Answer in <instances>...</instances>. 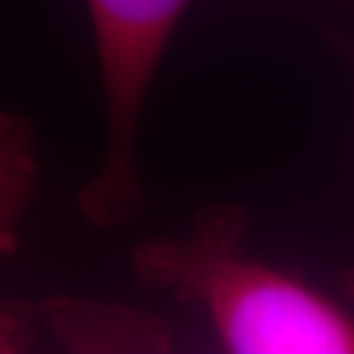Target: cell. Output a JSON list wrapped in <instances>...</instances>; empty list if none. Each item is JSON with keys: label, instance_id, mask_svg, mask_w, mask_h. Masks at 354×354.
Instances as JSON below:
<instances>
[{"label": "cell", "instance_id": "obj_3", "mask_svg": "<svg viewBox=\"0 0 354 354\" xmlns=\"http://www.w3.org/2000/svg\"><path fill=\"white\" fill-rule=\"evenodd\" d=\"M39 177L32 127L0 113V260L19 249V228Z\"/></svg>", "mask_w": 354, "mask_h": 354}, {"label": "cell", "instance_id": "obj_1", "mask_svg": "<svg viewBox=\"0 0 354 354\" xmlns=\"http://www.w3.org/2000/svg\"><path fill=\"white\" fill-rule=\"evenodd\" d=\"M242 232L239 209L207 212L187 237L136 246L133 274L201 308L225 352L354 354V315L295 274L246 253Z\"/></svg>", "mask_w": 354, "mask_h": 354}, {"label": "cell", "instance_id": "obj_2", "mask_svg": "<svg viewBox=\"0 0 354 354\" xmlns=\"http://www.w3.org/2000/svg\"><path fill=\"white\" fill-rule=\"evenodd\" d=\"M106 109V154L79 194L95 228L138 216V129L147 95L173 35L194 0H86Z\"/></svg>", "mask_w": 354, "mask_h": 354}]
</instances>
